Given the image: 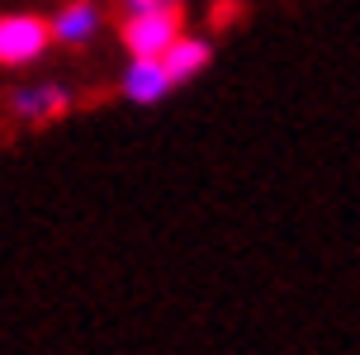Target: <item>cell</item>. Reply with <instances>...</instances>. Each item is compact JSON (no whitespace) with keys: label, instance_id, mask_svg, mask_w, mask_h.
Listing matches in <instances>:
<instances>
[{"label":"cell","instance_id":"cell-2","mask_svg":"<svg viewBox=\"0 0 360 355\" xmlns=\"http://www.w3.org/2000/svg\"><path fill=\"white\" fill-rule=\"evenodd\" d=\"M53 48L43 15H0V67H29Z\"/></svg>","mask_w":360,"mask_h":355},{"label":"cell","instance_id":"cell-7","mask_svg":"<svg viewBox=\"0 0 360 355\" xmlns=\"http://www.w3.org/2000/svg\"><path fill=\"white\" fill-rule=\"evenodd\" d=\"M147 10H185V0H119V19L147 15Z\"/></svg>","mask_w":360,"mask_h":355},{"label":"cell","instance_id":"cell-1","mask_svg":"<svg viewBox=\"0 0 360 355\" xmlns=\"http://www.w3.org/2000/svg\"><path fill=\"white\" fill-rule=\"evenodd\" d=\"M180 34H185V10H147V15L119 19V38H124L128 57H162Z\"/></svg>","mask_w":360,"mask_h":355},{"label":"cell","instance_id":"cell-4","mask_svg":"<svg viewBox=\"0 0 360 355\" xmlns=\"http://www.w3.org/2000/svg\"><path fill=\"white\" fill-rule=\"evenodd\" d=\"M119 90H124V100H133V105H157L166 90H171V76H166V67L157 57H133Z\"/></svg>","mask_w":360,"mask_h":355},{"label":"cell","instance_id":"cell-5","mask_svg":"<svg viewBox=\"0 0 360 355\" xmlns=\"http://www.w3.org/2000/svg\"><path fill=\"white\" fill-rule=\"evenodd\" d=\"M10 109L19 119H29V124H48V119H62L72 109V95L62 86H24L10 95Z\"/></svg>","mask_w":360,"mask_h":355},{"label":"cell","instance_id":"cell-6","mask_svg":"<svg viewBox=\"0 0 360 355\" xmlns=\"http://www.w3.org/2000/svg\"><path fill=\"white\" fill-rule=\"evenodd\" d=\"M209 57H214V48L204 43V38H190V34H180L171 48H166L157 62L166 67V76H171V86H185L190 76H199V71L209 67Z\"/></svg>","mask_w":360,"mask_h":355},{"label":"cell","instance_id":"cell-3","mask_svg":"<svg viewBox=\"0 0 360 355\" xmlns=\"http://www.w3.org/2000/svg\"><path fill=\"white\" fill-rule=\"evenodd\" d=\"M48 29H53V43H67V48H86L95 29H100V5L95 0H67L53 19H48Z\"/></svg>","mask_w":360,"mask_h":355}]
</instances>
